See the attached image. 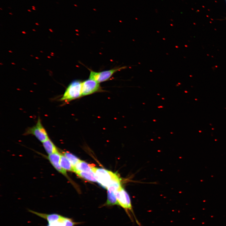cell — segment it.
<instances>
[{
    "label": "cell",
    "instance_id": "8",
    "mask_svg": "<svg viewBox=\"0 0 226 226\" xmlns=\"http://www.w3.org/2000/svg\"><path fill=\"white\" fill-rule=\"evenodd\" d=\"M61 153L59 151L48 155L47 159L53 167L59 172L67 176L66 171L62 169L60 164Z\"/></svg>",
    "mask_w": 226,
    "mask_h": 226
},
{
    "label": "cell",
    "instance_id": "2",
    "mask_svg": "<svg viewBox=\"0 0 226 226\" xmlns=\"http://www.w3.org/2000/svg\"><path fill=\"white\" fill-rule=\"evenodd\" d=\"M92 170L97 182L106 189L112 182L120 179L116 174L104 169L93 167Z\"/></svg>",
    "mask_w": 226,
    "mask_h": 226
},
{
    "label": "cell",
    "instance_id": "7",
    "mask_svg": "<svg viewBox=\"0 0 226 226\" xmlns=\"http://www.w3.org/2000/svg\"><path fill=\"white\" fill-rule=\"evenodd\" d=\"M100 86L99 83L89 78L82 83V96L89 95L96 92L100 90Z\"/></svg>",
    "mask_w": 226,
    "mask_h": 226
},
{
    "label": "cell",
    "instance_id": "16",
    "mask_svg": "<svg viewBox=\"0 0 226 226\" xmlns=\"http://www.w3.org/2000/svg\"><path fill=\"white\" fill-rule=\"evenodd\" d=\"M28 11H29V12H31V10H29V9L28 10Z\"/></svg>",
    "mask_w": 226,
    "mask_h": 226
},
{
    "label": "cell",
    "instance_id": "6",
    "mask_svg": "<svg viewBox=\"0 0 226 226\" xmlns=\"http://www.w3.org/2000/svg\"><path fill=\"white\" fill-rule=\"evenodd\" d=\"M126 68V66H123L99 72L91 70L89 78L99 83L107 80L115 73Z\"/></svg>",
    "mask_w": 226,
    "mask_h": 226
},
{
    "label": "cell",
    "instance_id": "5",
    "mask_svg": "<svg viewBox=\"0 0 226 226\" xmlns=\"http://www.w3.org/2000/svg\"><path fill=\"white\" fill-rule=\"evenodd\" d=\"M24 135H32L34 136L42 143L49 138L46 131L42 124L40 117L38 118L35 125L32 127L27 128Z\"/></svg>",
    "mask_w": 226,
    "mask_h": 226
},
{
    "label": "cell",
    "instance_id": "13",
    "mask_svg": "<svg viewBox=\"0 0 226 226\" xmlns=\"http://www.w3.org/2000/svg\"><path fill=\"white\" fill-rule=\"evenodd\" d=\"M107 199L106 204L108 206L119 205L115 195L116 191L110 190H107Z\"/></svg>",
    "mask_w": 226,
    "mask_h": 226
},
{
    "label": "cell",
    "instance_id": "10",
    "mask_svg": "<svg viewBox=\"0 0 226 226\" xmlns=\"http://www.w3.org/2000/svg\"><path fill=\"white\" fill-rule=\"evenodd\" d=\"M42 143L44 148L48 155L58 151L57 147L49 138Z\"/></svg>",
    "mask_w": 226,
    "mask_h": 226
},
{
    "label": "cell",
    "instance_id": "12",
    "mask_svg": "<svg viewBox=\"0 0 226 226\" xmlns=\"http://www.w3.org/2000/svg\"><path fill=\"white\" fill-rule=\"evenodd\" d=\"M79 176L89 181L93 182H97L93 171H78L76 172Z\"/></svg>",
    "mask_w": 226,
    "mask_h": 226
},
{
    "label": "cell",
    "instance_id": "19",
    "mask_svg": "<svg viewBox=\"0 0 226 226\" xmlns=\"http://www.w3.org/2000/svg\"><path fill=\"white\" fill-rule=\"evenodd\" d=\"M0 9H1V10H2L1 8H0Z\"/></svg>",
    "mask_w": 226,
    "mask_h": 226
},
{
    "label": "cell",
    "instance_id": "11",
    "mask_svg": "<svg viewBox=\"0 0 226 226\" xmlns=\"http://www.w3.org/2000/svg\"><path fill=\"white\" fill-rule=\"evenodd\" d=\"M60 164L61 167L66 171L74 172L73 166L69 160L62 153H61Z\"/></svg>",
    "mask_w": 226,
    "mask_h": 226
},
{
    "label": "cell",
    "instance_id": "9",
    "mask_svg": "<svg viewBox=\"0 0 226 226\" xmlns=\"http://www.w3.org/2000/svg\"><path fill=\"white\" fill-rule=\"evenodd\" d=\"M92 166L88 164L86 162L80 160L79 161L74 167V172L78 171L92 172Z\"/></svg>",
    "mask_w": 226,
    "mask_h": 226
},
{
    "label": "cell",
    "instance_id": "4",
    "mask_svg": "<svg viewBox=\"0 0 226 226\" xmlns=\"http://www.w3.org/2000/svg\"><path fill=\"white\" fill-rule=\"evenodd\" d=\"M115 195L120 205L124 209L129 217V212H130L134 216L137 223L139 225V223L136 218L134 213L130 197L126 191L122 187L117 190L115 192Z\"/></svg>",
    "mask_w": 226,
    "mask_h": 226
},
{
    "label": "cell",
    "instance_id": "1",
    "mask_svg": "<svg viewBox=\"0 0 226 226\" xmlns=\"http://www.w3.org/2000/svg\"><path fill=\"white\" fill-rule=\"evenodd\" d=\"M28 211L43 218L48 222L46 226H74L78 224L71 218L63 216L56 213L46 214L41 213L31 210Z\"/></svg>",
    "mask_w": 226,
    "mask_h": 226
},
{
    "label": "cell",
    "instance_id": "15",
    "mask_svg": "<svg viewBox=\"0 0 226 226\" xmlns=\"http://www.w3.org/2000/svg\"><path fill=\"white\" fill-rule=\"evenodd\" d=\"M32 8H35V7L33 6H32Z\"/></svg>",
    "mask_w": 226,
    "mask_h": 226
},
{
    "label": "cell",
    "instance_id": "14",
    "mask_svg": "<svg viewBox=\"0 0 226 226\" xmlns=\"http://www.w3.org/2000/svg\"><path fill=\"white\" fill-rule=\"evenodd\" d=\"M64 154L69 160L72 166L74 167L80 160L77 157L68 152H62Z\"/></svg>",
    "mask_w": 226,
    "mask_h": 226
},
{
    "label": "cell",
    "instance_id": "18",
    "mask_svg": "<svg viewBox=\"0 0 226 226\" xmlns=\"http://www.w3.org/2000/svg\"><path fill=\"white\" fill-rule=\"evenodd\" d=\"M9 13L10 14H12L11 13Z\"/></svg>",
    "mask_w": 226,
    "mask_h": 226
},
{
    "label": "cell",
    "instance_id": "3",
    "mask_svg": "<svg viewBox=\"0 0 226 226\" xmlns=\"http://www.w3.org/2000/svg\"><path fill=\"white\" fill-rule=\"evenodd\" d=\"M82 83L78 80L72 81L67 88L60 100L68 102L81 97L82 95Z\"/></svg>",
    "mask_w": 226,
    "mask_h": 226
},
{
    "label": "cell",
    "instance_id": "17",
    "mask_svg": "<svg viewBox=\"0 0 226 226\" xmlns=\"http://www.w3.org/2000/svg\"><path fill=\"white\" fill-rule=\"evenodd\" d=\"M32 9H33L34 10H35V8H32Z\"/></svg>",
    "mask_w": 226,
    "mask_h": 226
}]
</instances>
